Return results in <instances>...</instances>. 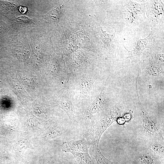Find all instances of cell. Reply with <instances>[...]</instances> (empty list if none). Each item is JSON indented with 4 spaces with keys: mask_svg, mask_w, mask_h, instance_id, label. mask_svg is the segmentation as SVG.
<instances>
[{
    "mask_svg": "<svg viewBox=\"0 0 164 164\" xmlns=\"http://www.w3.org/2000/svg\"><path fill=\"white\" fill-rule=\"evenodd\" d=\"M122 108L114 107L100 119L89 122L84 133L88 145L99 146L101 137L105 130L121 115Z\"/></svg>",
    "mask_w": 164,
    "mask_h": 164,
    "instance_id": "cell-1",
    "label": "cell"
},
{
    "mask_svg": "<svg viewBox=\"0 0 164 164\" xmlns=\"http://www.w3.org/2000/svg\"><path fill=\"white\" fill-rule=\"evenodd\" d=\"M60 147L63 151L72 154L79 164H94L89 155L88 144L85 139L65 142Z\"/></svg>",
    "mask_w": 164,
    "mask_h": 164,
    "instance_id": "cell-2",
    "label": "cell"
},
{
    "mask_svg": "<svg viewBox=\"0 0 164 164\" xmlns=\"http://www.w3.org/2000/svg\"><path fill=\"white\" fill-rule=\"evenodd\" d=\"M147 16L155 25L164 24V4L160 0L149 1L144 4Z\"/></svg>",
    "mask_w": 164,
    "mask_h": 164,
    "instance_id": "cell-3",
    "label": "cell"
},
{
    "mask_svg": "<svg viewBox=\"0 0 164 164\" xmlns=\"http://www.w3.org/2000/svg\"><path fill=\"white\" fill-rule=\"evenodd\" d=\"M139 104L141 110L143 125L144 130L148 134L163 139L162 134L156 124L149 115L148 113L142 106L138 96Z\"/></svg>",
    "mask_w": 164,
    "mask_h": 164,
    "instance_id": "cell-4",
    "label": "cell"
},
{
    "mask_svg": "<svg viewBox=\"0 0 164 164\" xmlns=\"http://www.w3.org/2000/svg\"><path fill=\"white\" fill-rule=\"evenodd\" d=\"M106 88V85L102 89L99 94L86 109L85 115L87 119L89 120L95 114L102 110L105 100Z\"/></svg>",
    "mask_w": 164,
    "mask_h": 164,
    "instance_id": "cell-5",
    "label": "cell"
},
{
    "mask_svg": "<svg viewBox=\"0 0 164 164\" xmlns=\"http://www.w3.org/2000/svg\"><path fill=\"white\" fill-rule=\"evenodd\" d=\"M67 86L64 87L59 102V106L68 116L70 122L74 120L72 102Z\"/></svg>",
    "mask_w": 164,
    "mask_h": 164,
    "instance_id": "cell-6",
    "label": "cell"
},
{
    "mask_svg": "<svg viewBox=\"0 0 164 164\" xmlns=\"http://www.w3.org/2000/svg\"><path fill=\"white\" fill-rule=\"evenodd\" d=\"M149 36L144 39H139L137 43V44L133 50L129 51L125 47L128 52V58L136 60L138 59L143 50L147 48H151L149 40Z\"/></svg>",
    "mask_w": 164,
    "mask_h": 164,
    "instance_id": "cell-7",
    "label": "cell"
},
{
    "mask_svg": "<svg viewBox=\"0 0 164 164\" xmlns=\"http://www.w3.org/2000/svg\"><path fill=\"white\" fill-rule=\"evenodd\" d=\"M67 133V130L65 128L52 125L46 130L44 138L46 140L51 139L65 135Z\"/></svg>",
    "mask_w": 164,
    "mask_h": 164,
    "instance_id": "cell-8",
    "label": "cell"
},
{
    "mask_svg": "<svg viewBox=\"0 0 164 164\" xmlns=\"http://www.w3.org/2000/svg\"><path fill=\"white\" fill-rule=\"evenodd\" d=\"M94 81V79L90 77L84 78L81 80L78 88L79 93L82 97H86L89 94Z\"/></svg>",
    "mask_w": 164,
    "mask_h": 164,
    "instance_id": "cell-9",
    "label": "cell"
},
{
    "mask_svg": "<svg viewBox=\"0 0 164 164\" xmlns=\"http://www.w3.org/2000/svg\"><path fill=\"white\" fill-rule=\"evenodd\" d=\"M89 152L95 159L97 164H115L105 158L101 152L99 146L88 145Z\"/></svg>",
    "mask_w": 164,
    "mask_h": 164,
    "instance_id": "cell-10",
    "label": "cell"
},
{
    "mask_svg": "<svg viewBox=\"0 0 164 164\" xmlns=\"http://www.w3.org/2000/svg\"><path fill=\"white\" fill-rule=\"evenodd\" d=\"M100 33L104 47L106 48L109 47L115 37V32L111 34H108L103 31L101 26Z\"/></svg>",
    "mask_w": 164,
    "mask_h": 164,
    "instance_id": "cell-11",
    "label": "cell"
},
{
    "mask_svg": "<svg viewBox=\"0 0 164 164\" xmlns=\"http://www.w3.org/2000/svg\"><path fill=\"white\" fill-rule=\"evenodd\" d=\"M140 164H158V161L153 156L147 153L141 155L138 158Z\"/></svg>",
    "mask_w": 164,
    "mask_h": 164,
    "instance_id": "cell-12",
    "label": "cell"
},
{
    "mask_svg": "<svg viewBox=\"0 0 164 164\" xmlns=\"http://www.w3.org/2000/svg\"><path fill=\"white\" fill-rule=\"evenodd\" d=\"M156 64H159L153 62L147 67L146 71L148 74L150 75L156 76L162 74L163 71L156 65Z\"/></svg>",
    "mask_w": 164,
    "mask_h": 164,
    "instance_id": "cell-13",
    "label": "cell"
},
{
    "mask_svg": "<svg viewBox=\"0 0 164 164\" xmlns=\"http://www.w3.org/2000/svg\"><path fill=\"white\" fill-rule=\"evenodd\" d=\"M152 148L156 153L163 157L164 151L162 145L158 144H154L152 145Z\"/></svg>",
    "mask_w": 164,
    "mask_h": 164,
    "instance_id": "cell-14",
    "label": "cell"
},
{
    "mask_svg": "<svg viewBox=\"0 0 164 164\" xmlns=\"http://www.w3.org/2000/svg\"><path fill=\"white\" fill-rule=\"evenodd\" d=\"M28 145V142L26 139L21 140L18 144V147L20 150L23 151L26 149Z\"/></svg>",
    "mask_w": 164,
    "mask_h": 164,
    "instance_id": "cell-15",
    "label": "cell"
},
{
    "mask_svg": "<svg viewBox=\"0 0 164 164\" xmlns=\"http://www.w3.org/2000/svg\"><path fill=\"white\" fill-rule=\"evenodd\" d=\"M17 21L19 22L26 23L30 22V19L26 17L20 16L17 18Z\"/></svg>",
    "mask_w": 164,
    "mask_h": 164,
    "instance_id": "cell-16",
    "label": "cell"
},
{
    "mask_svg": "<svg viewBox=\"0 0 164 164\" xmlns=\"http://www.w3.org/2000/svg\"><path fill=\"white\" fill-rule=\"evenodd\" d=\"M55 15V19H56L58 17V16L59 15V14L58 12H56V11L55 10L51 12L50 13V16H51L52 15Z\"/></svg>",
    "mask_w": 164,
    "mask_h": 164,
    "instance_id": "cell-17",
    "label": "cell"
},
{
    "mask_svg": "<svg viewBox=\"0 0 164 164\" xmlns=\"http://www.w3.org/2000/svg\"><path fill=\"white\" fill-rule=\"evenodd\" d=\"M43 164H52L50 161L46 159H43Z\"/></svg>",
    "mask_w": 164,
    "mask_h": 164,
    "instance_id": "cell-18",
    "label": "cell"
},
{
    "mask_svg": "<svg viewBox=\"0 0 164 164\" xmlns=\"http://www.w3.org/2000/svg\"><path fill=\"white\" fill-rule=\"evenodd\" d=\"M0 164H3V161L2 159L0 157Z\"/></svg>",
    "mask_w": 164,
    "mask_h": 164,
    "instance_id": "cell-19",
    "label": "cell"
}]
</instances>
